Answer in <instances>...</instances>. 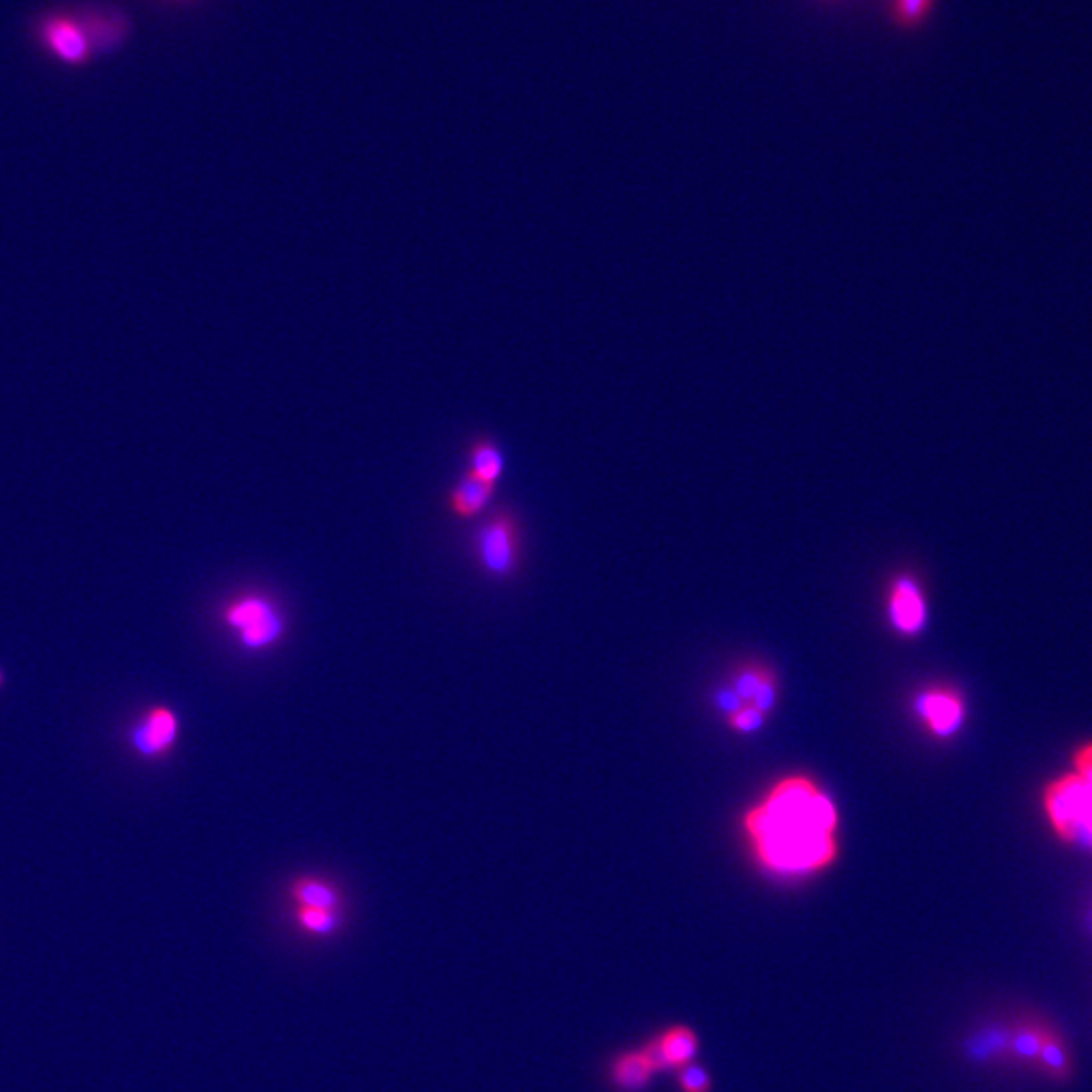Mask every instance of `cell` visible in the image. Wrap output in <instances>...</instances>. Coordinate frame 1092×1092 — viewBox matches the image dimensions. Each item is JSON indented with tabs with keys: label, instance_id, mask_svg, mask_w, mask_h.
Masks as SVG:
<instances>
[{
	"label": "cell",
	"instance_id": "cell-21",
	"mask_svg": "<svg viewBox=\"0 0 1092 1092\" xmlns=\"http://www.w3.org/2000/svg\"><path fill=\"white\" fill-rule=\"evenodd\" d=\"M0 684H2V672H0Z\"/></svg>",
	"mask_w": 1092,
	"mask_h": 1092
},
{
	"label": "cell",
	"instance_id": "cell-2",
	"mask_svg": "<svg viewBox=\"0 0 1092 1092\" xmlns=\"http://www.w3.org/2000/svg\"><path fill=\"white\" fill-rule=\"evenodd\" d=\"M1042 810L1058 840L1092 852V787L1075 771L1047 785Z\"/></svg>",
	"mask_w": 1092,
	"mask_h": 1092
},
{
	"label": "cell",
	"instance_id": "cell-5",
	"mask_svg": "<svg viewBox=\"0 0 1092 1092\" xmlns=\"http://www.w3.org/2000/svg\"><path fill=\"white\" fill-rule=\"evenodd\" d=\"M225 623L237 631L241 646L263 652L276 646L286 633V621L276 603L263 595H244L223 611Z\"/></svg>",
	"mask_w": 1092,
	"mask_h": 1092
},
{
	"label": "cell",
	"instance_id": "cell-11",
	"mask_svg": "<svg viewBox=\"0 0 1092 1092\" xmlns=\"http://www.w3.org/2000/svg\"><path fill=\"white\" fill-rule=\"evenodd\" d=\"M496 488L498 486H494L490 482H484L474 474L465 472L447 492V508L460 521H474L488 510Z\"/></svg>",
	"mask_w": 1092,
	"mask_h": 1092
},
{
	"label": "cell",
	"instance_id": "cell-15",
	"mask_svg": "<svg viewBox=\"0 0 1092 1092\" xmlns=\"http://www.w3.org/2000/svg\"><path fill=\"white\" fill-rule=\"evenodd\" d=\"M293 926L310 938H330L344 926V910L293 907Z\"/></svg>",
	"mask_w": 1092,
	"mask_h": 1092
},
{
	"label": "cell",
	"instance_id": "cell-20",
	"mask_svg": "<svg viewBox=\"0 0 1092 1092\" xmlns=\"http://www.w3.org/2000/svg\"><path fill=\"white\" fill-rule=\"evenodd\" d=\"M1073 771L1092 787V740L1078 747L1073 756Z\"/></svg>",
	"mask_w": 1092,
	"mask_h": 1092
},
{
	"label": "cell",
	"instance_id": "cell-14",
	"mask_svg": "<svg viewBox=\"0 0 1092 1092\" xmlns=\"http://www.w3.org/2000/svg\"><path fill=\"white\" fill-rule=\"evenodd\" d=\"M47 43L63 62L81 63L88 60L90 41L74 21L53 18L45 29Z\"/></svg>",
	"mask_w": 1092,
	"mask_h": 1092
},
{
	"label": "cell",
	"instance_id": "cell-3",
	"mask_svg": "<svg viewBox=\"0 0 1092 1092\" xmlns=\"http://www.w3.org/2000/svg\"><path fill=\"white\" fill-rule=\"evenodd\" d=\"M779 674L769 663L749 660L728 674L716 696V707L723 714L737 708H751L771 719L779 705Z\"/></svg>",
	"mask_w": 1092,
	"mask_h": 1092
},
{
	"label": "cell",
	"instance_id": "cell-8",
	"mask_svg": "<svg viewBox=\"0 0 1092 1092\" xmlns=\"http://www.w3.org/2000/svg\"><path fill=\"white\" fill-rule=\"evenodd\" d=\"M644 1047L658 1064L660 1073H676L686 1064L696 1062L700 1052V1038L690 1026L674 1024L656 1031L644 1042Z\"/></svg>",
	"mask_w": 1092,
	"mask_h": 1092
},
{
	"label": "cell",
	"instance_id": "cell-6",
	"mask_svg": "<svg viewBox=\"0 0 1092 1092\" xmlns=\"http://www.w3.org/2000/svg\"><path fill=\"white\" fill-rule=\"evenodd\" d=\"M912 712L929 737L953 739L968 719V702L953 686L933 684L915 696Z\"/></svg>",
	"mask_w": 1092,
	"mask_h": 1092
},
{
	"label": "cell",
	"instance_id": "cell-12",
	"mask_svg": "<svg viewBox=\"0 0 1092 1092\" xmlns=\"http://www.w3.org/2000/svg\"><path fill=\"white\" fill-rule=\"evenodd\" d=\"M288 896L292 907L344 910V894L330 880L312 874H302L290 880Z\"/></svg>",
	"mask_w": 1092,
	"mask_h": 1092
},
{
	"label": "cell",
	"instance_id": "cell-17",
	"mask_svg": "<svg viewBox=\"0 0 1092 1092\" xmlns=\"http://www.w3.org/2000/svg\"><path fill=\"white\" fill-rule=\"evenodd\" d=\"M1036 1062L1047 1070L1050 1077L1064 1078L1070 1075L1068 1048H1066L1064 1040H1062L1056 1031H1044L1040 1056H1038V1061Z\"/></svg>",
	"mask_w": 1092,
	"mask_h": 1092
},
{
	"label": "cell",
	"instance_id": "cell-7",
	"mask_svg": "<svg viewBox=\"0 0 1092 1092\" xmlns=\"http://www.w3.org/2000/svg\"><path fill=\"white\" fill-rule=\"evenodd\" d=\"M884 611L891 630L898 637H919L929 623V601L919 579L910 573L894 575L886 589Z\"/></svg>",
	"mask_w": 1092,
	"mask_h": 1092
},
{
	"label": "cell",
	"instance_id": "cell-4",
	"mask_svg": "<svg viewBox=\"0 0 1092 1092\" xmlns=\"http://www.w3.org/2000/svg\"><path fill=\"white\" fill-rule=\"evenodd\" d=\"M523 532L518 516L502 508L486 518L477 528L476 554L482 569L492 577H510L521 565Z\"/></svg>",
	"mask_w": 1092,
	"mask_h": 1092
},
{
	"label": "cell",
	"instance_id": "cell-13",
	"mask_svg": "<svg viewBox=\"0 0 1092 1092\" xmlns=\"http://www.w3.org/2000/svg\"><path fill=\"white\" fill-rule=\"evenodd\" d=\"M465 458H468L465 472L474 474L484 482H490L494 486H498V482L506 472V458H504L502 447L486 435H479L468 444Z\"/></svg>",
	"mask_w": 1092,
	"mask_h": 1092
},
{
	"label": "cell",
	"instance_id": "cell-18",
	"mask_svg": "<svg viewBox=\"0 0 1092 1092\" xmlns=\"http://www.w3.org/2000/svg\"><path fill=\"white\" fill-rule=\"evenodd\" d=\"M937 0H893L891 15L900 29L921 27Z\"/></svg>",
	"mask_w": 1092,
	"mask_h": 1092
},
{
	"label": "cell",
	"instance_id": "cell-9",
	"mask_svg": "<svg viewBox=\"0 0 1092 1092\" xmlns=\"http://www.w3.org/2000/svg\"><path fill=\"white\" fill-rule=\"evenodd\" d=\"M658 1075L662 1073L644 1044L619 1050L609 1058L605 1070L607 1082L616 1092L647 1091Z\"/></svg>",
	"mask_w": 1092,
	"mask_h": 1092
},
{
	"label": "cell",
	"instance_id": "cell-16",
	"mask_svg": "<svg viewBox=\"0 0 1092 1092\" xmlns=\"http://www.w3.org/2000/svg\"><path fill=\"white\" fill-rule=\"evenodd\" d=\"M1044 1028L1036 1024H1022L1017 1028H1010V1044H1008V1056L1015 1061L1036 1062L1040 1056V1048L1044 1040Z\"/></svg>",
	"mask_w": 1092,
	"mask_h": 1092
},
{
	"label": "cell",
	"instance_id": "cell-19",
	"mask_svg": "<svg viewBox=\"0 0 1092 1092\" xmlns=\"http://www.w3.org/2000/svg\"><path fill=\"white\" fill-rule=\"evenodd\" d=\"M677 1091L680 1092H712V1077L707 1068L698 1062H690L684 1068L674 1073Z\"/></svg>",
	"mask_w": 1092,
	"mask_h": 1092
},
{
	"label": "cell",
	"instance_id": "cell-10",
	"mask_svg": "<svg viewBox=\"0 0 1092 1092\" xmlns=\"http://www.w3.org/2000/svg\"><path fill=\"white\" fill-rule=\"evenodd\" d=\"M179 733L181 723L172 708H150L132 731V747L146 759L162 756L176 745Z\"/></svg>",
	"mask_w": 1092,
	"mask_h": 1092
},
{
	"label": "cell",
	"instance_id": "cell-1",
	"mask_svg": "<svg viewBox=\"0 0 1092 1092\" xmlns=\"http://www.w3.org/2000/svg\"><path fill=\"white\" fill-rule=\"evenodd\" d=\"M739 831L747 858L779 884L816 880L842 858L838 801L803 771L773 779L740 814Z\"/></svg>",
	"mask_w": 1092,
	"mask_h": 1092
}]
</instances>
